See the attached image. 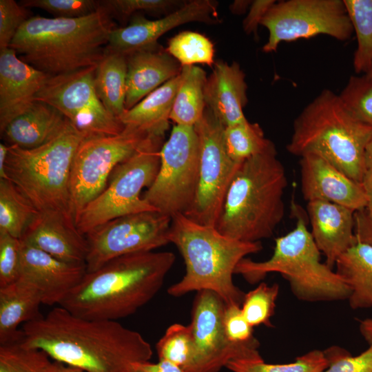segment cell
Here are the masks:
<instances>
[{"instance_id":"cell-1","label":"cell","mask_w":372,"mask_h":372,"mask_svg":"<svg viewBox=\"0 0 372 372\" xmlns=\"http://www.w3.org/2000/svg\"><path fill=\"white\" fill-rule=\"evenodd\" d=\"M21 343L85 372H130L133 363L153 354L143 335L115 320H88L63 307L25 323Z\"/></svg>"},{"instance_id":"cell-2","label":"cell","mask_w":372,"mask_h":372,"mask_svg":"<svg viewBox=\"0 0 372 372\" xmlns=\"http://www.w3.org/2000/svg\"><path fill=\"white\" fill-rule=\"evenodd\" d=\"M175 260L169 251L115 258L87 272L59 306L82 318L117 321L134 313L158 293Z\"/></svg>"},{"instance_id":"cell-3","label":"cell","mask_w":372,"mask_h":372,"mask_svg":"<svg viewBox=\"0 0 372 372\" xmlns=\"http://www.w3.org/2000/svg\"><path fill=\"white\" fill-rule=\"evenodd\" d=\"M110 14L101 5L82 17H31L9 48L22 61L50 76L96 66L114 29Z\"/></svg>"},{"instance_id":"cell-4","label":"cell","mask_w":372,"mask_h":372,"mask_svg":"<svg viewBox=\"0 0 372 372\" xmlns=\"http://www.w3.org/2000/svg\"><path fill=\"white\" fill-rule=\"evenodd\" d=\"M288 180L276 146L244 161L225 196L216 228L244 242L270 238L285 215Z\"/></svg>"},{"instance_id":"cell-5","label":"cell","mask_w":372,"mask_h":372,"mask_svg":"<svg viewBox=\"0 0 372 372\" xmlns=\"http://www.w3.org/2000/svg\"><path fill=\"white\" fill-rule=\"evenodd\" d=\"M168 238L185 265V275L168 288V294L180 297L191 291L209 290L225 304L241 306L245 293L235 285L233 275L242 259L262 250L261 242L229 238L215 227L200 225L182 214L172 217Z\"/></svg>"},{"instance_id":"cell-6","label":"cell","mask_w":372,"mask_h":372,"mask_svg":"<svg viewBox=\"0 0 372 372\" xmlns=\"http://www.w3.org/2000/svg\"><path fill=\"white\" fill-rule=\"evenodd\" d=\"M371 138L372 126L356 118L339 95L325 89L295 118L286 148L299 157L319 156L361 183L366 170L364 152Z\"/></svg>"},{"instance_id":"cell-7","label":"cell","mask_w":372,"mask_h":372,"mask_svg":"<svg viewBox=\"0 0 372 372\" xmlns=\"http://www.w3.org/2000/svg\"><path fill=\"white\" fill-rule=\"evenodd\" d=\"M85 137L68 121L56 137L39 147L9 146L5 165L7 179L39 213L57 214L75 224L70 176L74 155Z\"/></svg>"},{"instance_id":"cell-8","label":"cell","mask_w":372,"mask_h":372,"mask_svg":"<svg viewBox=\"0 0 372 372\" xmlns=\"http://www.w3.org/2000/svg\"><path fill=\"white\" fill-rule=\"evenodd\" d=\"M295 228L275 240L272 256L267 260L245 258L234 273L250 284L263 280L269 273H280L293 294L306 302L337 301L349 298L350 289L343 278L326 263L308 230L302 216H297Z\"/></svg>"},{"instance_id":"cell-9","label":"cell","mask_w":372,"mask_h":372,"mask_svg":"<svg viewBox=\"0 0 372 372\" xmlns=\"http://www.w3.org/2000/svg\"><path fill=\"white\" fill-rule=\"evenodd\" d=\"M164 137L148 136L137 150L118 165L103 192L80 212L75 225L85 236L96 227L123 216L157 211L141 196L154 181Z\"/></svg>"},{"instance_id":"cell-10","label":"cell","mask_w":372,"mask_h":372,"mask_svg":"<svg viewBox=\"0 0 372 372\" xmlns=\"http://www.w3.org/2000/svg\"><path fill=\"white\" fill-rule=\"evenodd\" d=\"M160 156L156 177L142 197L171 218L185 214L194 200L199 178L200 141L194 126L175 125Z\"/></svg>"},{"instance_id":"cell-11","label":"cell","mask_w":372,"mask_h":372,"mask_svg":"<svg viewBox=\"0 0 372 372\" xmlns=\"http://www.w3.org/2000/svg\"><path fill=\"white\" fill-rule=\"evenodd\" d=\"M149 135L125 127L116 135L85 137L74 157L70 194L74 221L80 212L105 189L115 167L130 157Z\"/></svg>"},{"instance_id":"cell-12","label":"cell","mask_w":372,"mask_h":372,"mask_svg":"<svg viewBox=\"0 0 372 372\" xmlns=\"http://www.w3.org/2000/svg\"><path fill=\"white\" fill-rule=\"evenodd\" d=\"M194 129L200 141L199 178L194 200L184 215L200 225L216 227L229 187L242 163L228 155L225 126L208 107Z\"/></svg>"},{"instance_id":"cell-13","label":"cell","mask_w":372,"mask_h":372,"mask_svg":"<svg viewBox=\"0 0 372 372\" xmlns=\"http://www.w3.org/2000/svg\"><path fill=\"white\" fill-rule=\"evenodd\" d=\"M260 25L269 31L265 52H276L282 41L326 34L345 41L353 28L343 0H287L275 3Z\"/></svg>"},{"instance_id":"cell-14","label":"cell","mask_w":372,"mask_h":372,"mask_svg":"<svg viewBox=\"0 0 372 372\" xmlns=\"http://www.w3.org/2000/svg\"><path fill=\"white\" fill-rule=\"evenodd\" d=\"M96 66L50 76L35 101L59 110L85 137L116 135L125 126L103 105L94 87Z\"/></svg>"},{"instance_id":"cell-15","label":"cell","mask_w":372,"mask_h":372,"mask_svg":"<svg viewBox=\"0 0 372 372\" xmlns=\"http://www.w3.org/2000/svg\"><path fill=\"white\" fill-rule=\"evenodd\" d=\"M172 218L158 211L114 218L87 234V272L127 254L151 251L169 242Z\"/></svg>"},{"instance_id":"cell-16","label":"cell","mask_w":372,"mask_h":372,"mask_svg":"<svg viewBox=\"0 0 372 372\" xmlns=\"http://www.w3.org/2000/svg\"><path fill=\"white\" fill-rule=\"evenodd\" d=\"M225 303L215 292L197 291L189 324L194 347L187 372H218L232 360L259 359V342L236 344L225 334L223 318Z\"/></svg>"},{"instance_id":"cell-17","label":"cell","mask_w":372,"mask_h":372,"mask_svg":"<svg viewBox=\"0 0 372 372\" xmlns=\"http://www.w3.org/2000/svg\"><path fill=\"white\" fill-rule=\"evenodd\" d=\"M217 6L218 2L215 1L194 0L183 3L158 19L149 20L141 16L136 17L128 25L111 31L106 48L127 56L135 51L157 45V41L162 35L184 23H218Z\"/></svg>"},{"instance_id":"cell-18","label":"cell","mask_w":372,"mask_h":372,"mask_svg":"<svg viewBox=\"0 0 372 372\" xmlns=\"http://www.w3.org/2000/svg\"><path fill=\"white\" fill-rule=\"evenodd\" d=\"M86 273L85 263L62 261L21 240L19 278L39 291L44 304L59 305Z\"/></svg>"},{"instance_id":"cell-19","label":"cell","mask_w":372,"mask_h":372,"mask_svg":"<svg viewBox=\"0 0 372 372\" xmlns=\"http://www.w3.org/2000/svg\"><path fill=\"white\" fill-rule=\"evenodd\" d=\"M300 187L304 199L327 201L354 211L366 207L360 183L345 175L324 158L307 154L300 157Z\"/></svg>"},{"instance_id":"cell-20","label":"cell","mask_w":372,"mask_h":372,"mask_svg":"<svg viewBox=\"0 0 372 372\" xmlns=\"http://www.w3.org/2000/svg\"><path fill=\"white\" fill-rule=\"evenodd\" d=\"M50 76L22 61L12 48L0 50V132L33 105Z\"/></svg>"},{"instance_id":"cell-21","label":"cell","mask_w":372,"mask_h":372,"mask_svg":"<svg viewBox=\"0 0 372 372\" xmlns=\"http://www.w3.org/2000/svg\"><path fill=\"white\" fill-rule=\"evenodd\" d=\"M311 234L325 263L333 268L338 258L357 243L354 233L355 211L335 203L313 200L307 203Z\"/></svg>"},{"instance_id":"cell-22","label":"cell","mask_w":372,"mask_h":372,"mask_svg":"<svg viewBox=\"0 0 372 372\" xmlns=\"http://www.w3.org/2000/svg\"><path fill=\"white\" fill-rule=\"evenodd\" d=\"M64 262L85 263L88 252L86 237L74 223L53 213H39L20 239Z\"/></svg>"},{"instance_id":"cell-23","label":"cell","mask_w":372,"mask_h":372,"mask_svg":"<svg viewBox=\"0 0 372 372\" xmlns=\"http://www.w3.org/2000/svg\"><path fill=\"white\" fill-rule=\"evenodd\" d=\"M213 67L205 87L206 107L225 127L247 120L243 113L247 85L240 65L217 61Z\"/></svg>"},{"instance_id":"cell-24","label":"cell","mask_w":372,"mask_h":372,"mask_svg":"<svg viewBox=\"0 0 372 372\" xmlns=\"http://www.w3.org/2000/svg\"><path fill=\"white\" fill-rule=\"evenodd\" d=\"M181 70L180 64L158 44L128 54L126 110L179 75Z\"/></svg>"},{"instance_id":"cell-25","label":"cell","mask_w":372,"mask_h":372,"mask_svg":"<svg viewBox=\"0 0 372 372\" xmlns=\"http://www.w3.org/2000/svg\"><path fill=\"white\" fill-rule=\"evenodd\" d=\"M68 121L56 108L36 101L27 111L11 121L1 136L8 146L34 149L56 137Z\"/></svg>"},{"instance_id":"cell-26","label":"cell","mask_w":372,"mask_h":372,"mask_svg":"<svg viewBox=\"0 0 372 372\" xmlns=\"http://www.w3.org/2000/svg\"><path fill=\"white\" fill-rule=\"evenodd\" d=\"M41 304L39 291L22 278L0 287V345L21 342L19 326L40 318Z\"/></svg>"},{"instance_id":"cell-27","label":"cell","mask_w":372,"mask_h":372,"mask_svg":"<svg viewBox=\"0 0 372 372\" xmlns=\"http://www.w3.org/2000/svg\"><path fill=\"white\" fill-rule=\"evenodd\" d=\"M180 81V74L151 92L119 120L125 127L143 131L150 136H165Z\"/></svg>"},{"instance_id":"cell-28","label":"cell","mask_w":372,"mask_h":372,"mask_svg":"<svg viewBox=\"0 0 372 372\" xmlns=\"http://www.w3.org/2000/svg\"><path fill=\"white\" fill-rule=\"evenodd\" d=\"M335 266L349 287L351 308H372V246L357 242L338 258Z\"/></svg>"},{"instance_id":"cell-29","label":"cell","mask_w":372,"mask_h":372,"mask_svg":"<svg viewBox=\"0 0 372 372\" xmlns=\"http://www.w3.org/2000/svg\"><path fill=\"white\" fill-rule=\"evenodd\" d=\"M127 72V56L105 48L96 66L94 87L105 107L118 119L126 111Z\"/></svg>"},{"instance_id":"cell-30","label":"cell","mask_w":372,"mask_h":372,"mask_svg":"<svg viewBox=\"0 0 372 372\" xmlns=\"http://www.w3.org/2000/svg\"><path fill=\"white\" fill-rule=\"evenodd\" d=\"M207 74L196 65L182 67L180 81L169 118L176 125L194 126L206 108L205 87Z\"/></svg>"},{"instance_id":"cell-31","label":"cell","mask_w":372,"mask_h":372,"mask_svg":"<svg viewBox=\"0 0 372 372\" xmlns=\"http://www.w3.org/2000/svg\"><path fill=\"white\" fill-rule=\"evenodd\" d=\"M38 214L12 181L0 179V231L21 239Z\"/></svg>"},{"instance_id":"cell-32","label":"cell","mask_w":372,"mask_h":372,"mask_svg":"<svg viewBox=\"0 0 372 372\" xmlns=\"http://www.w3.org/2000/svg\"><path fill=\"white\" fill-rule=\"evenodd\" d=\"M224 141L228 155L238 163L275 146L272 141L265 137L258 123L247 120L225 127Z\"/></svg>"},{"instance_id":"cell-33","label":"cell","mask_w":372,"mask_h":372,"mask_svg":"<svg viewBox=\"0 0 372 372\" xmlns=\"http://www.w3.org/2000/svg\"><path fill=\"white\" fill-rule=\"evenodd\" d=\"M343 1L358 41L353 61L354 70L365 74L372 65V0Z\"/></svg>"},{"instance_id":"cell-34","label":"cell","mask_w":372,"mask_h":372,"mask_svg":"<svg viewBox=\"0 0 372 372\" xmlns=\"http://www.w3.org/2000/svg\"><path fill=\"white\" fill-rule=\"evenodd\" d=\"M328 366L324 352L310 351L293 362L286 364L266 363L259 359H235L225 366L232 372H322Z\"/></svg>"},{"instance_id":"cell-35","label":"cell","mask_w":372,"mask_h":372,"mask_svg":"<svg viewBox=\"0 0 372 372\" xmlns=\"http://www.w3.org/2000/svg\"><path fill=\"white\" fill-rule=\"evenodd\" d=\"M167 52L182 67L206 64L214 66V46L205 35L192 31L181 32L168 41Z\"/></svg>"},{"instance_id":"cell-36","label":"cell","mask_w":372,"mask_h":372,"mask_svg":"<svg viewBox=\"0 0 372 372\" xmlns=\"http://www.w3.org/2000/svg\"><path fill=\"white\" fill-rule=\"evenodd\" d=\"M43 351L21 342L0 345V372H52L54 362Z\"/></svg>"},{"instance_id":"cell-37","label":"cell","mask_w":372,"mask_h":372,"mask_svg":"<svg viewBox=\"0 0 372 372\" xmlns=\"http://www.w3.org/2000/svg\"><path fill=\"white\" fill-rule=\"evenodd\" d=\"M156 349L159 360H168L187 372L194 353L189 325L178 323L170 325L156 343Z\"/></svg>"},{"instance_id":"cell-38","label":"cell","mask_w":372,"mask_h":372,"mask_svg":"<svg viewBox=\"0 0 372 372\" xmlns=\"http://www.w3.org/2000/svg\"><path fill=\"white\" fill-rule=\"evenodd\" d=\"M279 285L260 283L255 289L245 294L241 304L242 314L249 324L272 327L271 318L275 313Z\"/></svg>"},{"instance_id":"cell-39","label":"cell","mask_w":372,"mask_h":372,"mask_svg":"<svg viewBox=\"0 0 372 372\" xmlns=\"http://www.w3.org/2000/svg\"><path fill=\"white\" fill-rule=\"evenodd\" d=\"M339 96L356 118L372 126V81L365 74L351 76Z\"/></svg>"},{"instance_id":"cell-40","label":"cell","mask_w":372,"mask_h":372,"mask_svg":"<svg viewBox=\"0 0 372 372\" xmlns=\"http://www.w3.org/2000/svg\"><path fill=\"white\" fill-rule=\"evenodd\" d=\"M25 8L45 10L55 18H78L91 14L101 7L100 1L94 0H23Z\"/></svg>"},{"instance_id":"cell-41","label":"cell","mask_w":372,"mask_h":372,"mask_svg":"<svg viewBox=\"0 0 372 372\" xmlns=\"http://www.w3.org/2000/svg\"><path fill=\"white\" fill-rule=\"evenodd\" d=\"M324 352L328 366L322 372H372V345L358 355L335 346Z\"/></svg>"},{"instance_id":"cell-42","label":"cell","mask_w":372,"mask_h":372,"mask_svg":"<svg viewBox=\"0 0 372 372\" xmlns=\"http://www.w3.org/2000/svg\"><path fill=\"white\" fill-rule=\"evenodd\" d=\"M20 271L21 240L0 231V287L17 281Z\"/></svg>"},{"instance_id":"cell-43","label":"cell","mask_w":372,"mask_h":372,"mask_svg":"<svg viewBox=\"0 0 372 372\" xmlns=\"http://www.w3.org/2000/svg\"><path fill=\"white\" fill-rule=\"evenodd\" d=\"M26 8L14 0H0V50L9 48L19 28L30 18Z\"/></svg>"},{"instance_id":"cell-44","label":"cell","mask_w":372,"mask_h":372,"mask_svg":"<svg viewBox=\"0 0 372 372\" xmlns=\"http://www.w3.org/2000/svg\"><path fill=\"white\" fill-rule=\"evenodd\" d=\"M101 5L110 13L122 17L138 11L165 12L179 4L174 0H108L100 1Z\"/></svg>"},{"instance_id":"cell-45","label":"cell","mask_w":372,"mask_h":372,"mask_svg":"<svg viewBox=\"0 0 372 372\" xmlns=\"http://www.w3.org/2000/svg\"><path fill=\"white\" fill-rule=\"evenodd\" d=\"M224 328L228 340L236 344H246L256 341L251 327L244 317L240 305L225 304Z\"/></svg>"},{"instance_id":"cell-46","label":"cell","mask_w":372,"mask_h":372,"mask_svg":"<svg viewBox=\"0 0 372 372\" xmlns=\"http://www.w3.org/2000/svg\"><path fill=\"white\" fill-rule=\"evenodd\" d=\"M274 0H255L252 1L249 12L242 22L243 30L246 34H254L258 36V26L270 9L276 3Z\"/></svg>"},{"instance_id":"cell-47","label":"cell","mask_w":372,"mask_h":372,"mask_svg":"<svg viewBox=\"0 0 372 372\" xmlns=\"http://www.w3.org/2000/svg\"><path fill=\"white\" fill-rule=\"evenodd\" d=\"M354 219L357 242L372 246V211L365 208L355 211Z\"/></svg>"},{"instance_id":"cell-48","label":"cell","mask_w":372,"mask_h":372,"mask_svg":"<svg viewBox=\"0 0 372 372\" xmlns=\"http://www.w3.org/2000/svg\"><path fill=\"white\" fill-rule=\"evenodd\" d=\"M130 372H185L176 364L165 360H159L157 363L149 361L133 363Z\"/></svg>"},{"instance_id":"cell-49","label":"cell","mask_w":372,"mask_h":372,"mask_svg":"<svg viewBox=\"0 0 372 372\" xmlns=\"http://www.w3.org/2000/svg\"><path fill=\"white\" fill-rule=\"evenodd\" d=\"M366 199V209L372 211V169H366L361 181Z\"/></svg>"},{"instance_id":"cell-50","label":"cell","mask_w":372,"mask_h":372,"mask_svg":"<svg viewBox=\"0 0 372 372\" xmlns=\"http://www.w3.org/2000/svg\"><path fill=\"white\" fill-rule=\"evenodd\" d=\"M359 329L364 339L372 345V318L359 320Z\"/></svg>"},{"instance_id":"cell-51","label":"cell","mask_w":372,"mask_h":372,"mask_svg":"<svg viewBox=\"0 0 372 372\" xmlns=\"http://www.w3.org/2000/svg\"><path fill=\"white\" fill-rule=\"evenodd\" d=\"M251 2L252 1L236 0L230 5L229 9L235 14H241L249 8Z\"/></svg>"},{"instance_id":"cell-52","label":"cell","mask_w":372,"mask_h":372,"mask_svg":"<svg viewBox=\"0 0 372 372\" xmlns=\"http://www.w3.org/2000/svg\"><path fill=\"white\" fill-rule=\"evenodd\" d=\"M8 149V145L3 143H0V179H7L5 165Z\"/></svg>"},{"instance_id":"cell-53","label":"cell","mask_w":372,"mask_h":372,"mask_svg":"<svg viewBox=\"0 0 372 372\" xmlns=\"http://www.w3.org/2000/svg\"><path fill=\"white\" fill-rule=\"evenodd\" d=\"M52 372H85L83 370L64 364L59 362H54Z\"/></svg>"},{"instance_id":"cell-54","label":"cell","mask_w":372,"mask_h":372,"mask_svg":"<svg viewBox=\"0 0 372 372\" xmlns=\"http://www.w3.org/2000/svg\"><path fill=\"white\" fill-rule=\"evenodd\" d=\"M364 165L366 169H372V138L368 143L365 149Z\"/></svg>"},{"instance_id":"cell-55","label":"cell","mask_w":372,"mask_h":372,"mask_svg":"<svg viewBox=\"0 0 372 372\" xmlns=\"http://www.w3.org/2000/svg\"><path fill=\"white\" fill-rule=\"evenodd\" d=\"M366 76L372 81V65L369 70L365 74Z\"/></svg>"}]
</instances>
